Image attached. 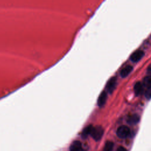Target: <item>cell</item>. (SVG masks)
I'll return each instance as SVG.
<instances>
[{
	"instance_id": "12",
	"label": "cell",
	"mask_w": 151,
	"mask_h": 151,
	"mask_svg": "<svg viewBox=\"0 0 151 151\" xmlns=\"http://www.w3.org/2000/svg\"><path fill=\"white\" fill-rule=\"evenodd\" d=\"M113 143L110 142V141H108L105 143L104 147V149L103 151H111L113 147Z\"/></svg>"
},
{
	"instance_id": "13",
	"label": "cell",
	"mask_w": 151,
	"mask_h": 151,
	"mask_svg": "<svg viewBox=\"0 0 151 151\" xmlns=\"http://www.w3.org/2000/svg\"><path fill=\"white\" fill-rule=\"evenodd\" d=\"M145 97L147 99H151V87L147 88L145 92Z\"/></svg>"
},
{
	"instance_id": "6",
	"label": "cell",
	"mask_w": 151,
	"mask_h": 151,
	"mask_svg": "<svg viewBox=\"0 0 151 151\" xmlns=\"http://www.w3.org/2000/svg\"><path fill=\"white\" fill-rule=\"evenodd\" d=\"M70 151H83L81 143L79 141L73 142L70 147Z\"/></svg>"
},
{
	"instance_id": "3",
	"label": "cell",
	"mask_w": 151,
	"mask_h": 151,
	"mask_svg": "<svg viewBox=\"0 0 151 151\" xmlns=\"http://www.w3.org/2000/svg\"><path fill=\"white\" fill-rule=\"evenodd\" d=\"M117 85V80L116 77H111L109 79L106 85V88L109 93H111L116 88Z\"/></svg>"
},
{
	"instance_id": "4",
	"label": "cell",
	"mask_w": 151,
	"mask_h": 151,
	"mask_svg": "<svg viewBox=\"0 0 151 151\" xmlns=\"http://www.w3.org/2000/svg\"><path fill=\"white\" fill-rule=\"evenodd\" d=\"M144 55H145V53L142 50H138L135 51L134 52H133L131 54L130 57V59L133 62H134V63L138 62L143 58Z\"/></svg>"
},
{
	"instance_id": "7",
	"label": "cell",
	"mask_w": 151,
	"mask_h": 151,
	"mask_svg": "<svg viewBox=\"0 0 151 151\" xmlns=\"http://www.w3.org/2000/svg\"><path fill=\"white\" fill-rule=\"evenodd\" d=\"M143 85L142 83L136 82L134 86V92L136 96L140 95L143 91Z\"/></svg>"
},
{
	"instance_id": "2",
	"label": "cell",
	"mask_w": 151,
	"mask_h": 151,
	"mask_svg": "<svg viewBox=\"0 0 151 151\" xmlns=\"http://www.w3.org/2000/svg\"><path fill=\"white\" fill-rule=\"evenodd\" d=\"M130 133V129L126 126H121L119 127L116 130L117 136L121 139L126 138L129 136Z\"/></svg>"
},
{
	"instance_id": "11",
	"label": "cell",
	"mask_w": 151,
	"mask_h": 151,
	"mask_svg": "<svg viewBox=\"0 0 151 151\" xmlns=\"http://www.w3.org/2000/svg\"><path fill=\"white\" fill-rule=\"evenodd\" d=\"M93 126L90 125V126L86 127L83 130V133H82V136H83L84 138H86V137H87L88 136L90 135L91 132V130H92V129H93Z\"/></svg>"
},
{
	"instance_id": "5",
	"label": "cell",
	"mask_w": 151,
	"mask_h": 151,
	"mask_svg": "<svg viewBox=\"0 0 151 151\" xmlns=\"http://www.w3.org/2000/svg\"><path fill=\"white\" fill-rule=\"evenodd\" d=\"M107 93L104 91H102L100 94L99 96L98 100H97V104L99 107H102L103 106L107 100Z\"/></svg>"
},
{
	"instance_id": "14",
	"label": "cell",
	"mask_w": 151,
	"mask_h": 151,
	"mask_svg": "<svg viewBox=\"0 0 151 151\" xmlns=\"http://www.w3.org/2000/svg\"><path fill=\"white\" fill-rule=\"evenodd\" d=\"M116 151H127V150L124 147H123L122 146H120L117 149Z\"/></svg>"
},
{
	"instance_id": "10",
	"label": "cell",
	"mask_w": 151,
	"mask_h": 151,
	"mask_svg": "<svg viewBox=\"0 0 151 151\" xmlns=\"http://www.w3.org/2000/svg\"><path fill=\"white\" fill-rule=\"evenodd\" d=\"M142 84L143 86L147 88L151 87V76H146L143 80Z\"/></svg>"
},
{
	"instance_id": "15",
	"label": "cell",
	"mask_w": 151,
	"mask_h": 151,
	"mask_svg": "<svg viewBox=\"0 0 151 151\" xmlns=\"http://www.w3.org/2000/svg\"><path fill=\"white\" fill-rule=\"evenodd\" d=\"M147 71H148V73H151V65L148 68Z\"/></svg>"
},
{
	"instance_id": "8",
	"label": "cell",
	"mask_w": 151,
	"mask_h": 151,
	"mask_svg": "<svg viewBox=\"0 0 151 151\" xmlns=\"http://www.w3.org/2000/svg\"><path fill=\"white\" fill-rule=\"evenodd\" d=\"M139 120H140L139 116L137 114H132L128 116L126 121L129 124H135L139 122Z\"/></svg>"
},
{
	"instance_id": "1",
	"label": "cell",
	"mask_w": 151,
	"mask_h": 151,
	"mask_svg": "<svg viewBox=\"0 0 151 151\" xmlns=\"http://www.w3.org/2000/svg\"><path fill=\"white\" fill-rule=\"evenodd\" d=\"M104 133L103 129L100 126H97L96 127H93L91 132V136L95 140H99L102 137Z\"/></svg>"
},
{
	"instance_id": "9",
	"label": "cell",
	"mask_w": 151,
	"mask_h": 151,
	"mask_svg": "<svg viewBox=\"0 0 151 151\" xmlns=\"http://www.w3.org/2000/svg\"><path fill=\"white\" fill-rule=\"evenodd\" d=\"M132 70H133V67L131 65H127L124 67L122 69V70L120 72V76L123 78L127 77L131 73Z\"/></svg>"
}]
</instances>
